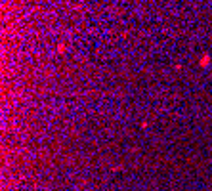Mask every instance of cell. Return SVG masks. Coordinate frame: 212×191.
<instances>
[{"label": "cell", "mask_w": 212, "mask_h": 191, "mask_svg": "<svg viewBox=\"0 0 212 191\" xmlns=\"http://www.w3.org/2000/svg\"><path fill=\"white\" fill-rule=\"evenodd\" d=\"M210 61H212V57H210V54H205V56H202V57L199 59V65H201V67H206V65H208Z\"/></svg>", "instance_id": "cell-1"}, {"label": "cell", "mask_w": 212, "mask_h": 191, "mask_svg": "<svg viewBox=\"0 0 212 191\" xmlns=\"http://www.w3.org/2000/svg\"><path fill=\"white\" fill-rule=\"evenodd\" d=\"M57 52H59V54H63V52H65V46L59 44V46H57Z\"/></svg>", "instance_id": "cell-2"}]
</instances>
